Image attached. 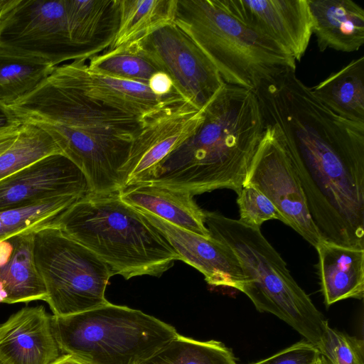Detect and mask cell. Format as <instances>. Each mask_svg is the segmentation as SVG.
Masks as SVG:
<instances>
[{"label": "cell", "mask_w": 364, "mask_h": 364, "mask_svg": "<svg viewBox=\"0 0 364 364\" xmlns=\"http://www.w3.org/2000/svg\"><path fill=\"white\" fill-rule=\"evenodd\" d=\"M279 139L321 238L364 249V123L311 105L286 119Z\"/></svg>", "instance_id": "obj_1"}, {"label": "cell", "mask_w": 364, "mask_h": 364, "mask_svg": "<svg viewBox=\"0 0 364 364\" xmlns=\"http://www.w3.org/2000/svg\"><path fill=\"white\" fill-rule=\"evenodd\" d=\"M71 41L80 60L109 48L119 22V0H65Z\"/></svg>", "instance_id": "obj_18"}, {"label": "cell", "mask_w": 364, "mask_h": 364, "mask_svg": "<svg viewBox=\"0 0 364 364\" xmlns=\"http://www.w3.org/2000/svg\"><path fill=\"white\" fill-rule=\"evenodd\" d=\"M136 43L170 77L175 91L198 109L204 108L225 83L208 56L174 22Z\"/></svg>", "instance_id": "obj_10"}, {"label": "cell", "mask_w": 364, "mask_h": 364, "mask_svg": "<svg viewBox=\"0 0 364 364\" xmlns=\"http://www.w3.org/2000/svg\"><path fill=\"white\" fill-rule=\"evenodd\" d=\"M66 235L96 254L112 275L159 277L181 257L165 235L119 192L89 193L56 220Z\"/></svg>", "instance_id": "obj_4"}, {"label": "cell", "mask_w": 364, "mask_h": 364, "mask_svg": "<svg viewBox=\"0 0 364 364\" xmlns=\"http://www.w3.org/2000/svg\"><path fill=\"white\" fill-rule=\"evenodd\" d=\"M318 353L317 348L303 339L269 358L250 364H314Z\"/></svg>", "instance_id": "obj_32"}, {"label": "cell", "mask_w": 364, "mask_h": 364, "mask_svg": "<svg viewBox=\"0 0 364 364\" xmlns=\"http://www.w3.org/2000/svg\"><path fill=\"white\" fill-rule=\"evenodd\" d=\"M318 48L351 53L364 43V10L352 0H308Z\"/></svg>", "instance_id": "obj_19"}, {"label": "cell", "mask_w": 364, "mask_h": 364, "mask_svg": "<svg viewBox=\"0 0 364 364\" xmlns=\"http://www.w3.org/2000/svg\"><path fill=\"white\" fill-rule=\"evenodd\" d=\"M51 364H84L69 355L63 354Z\"/></svg>", "instance_id": "obj_37"}, {"label": "cell", "mask_w": 364, "mask_h": 364, "mask_svg": "<svg viewBox=\"0 0 364 364\" xmlns=\"http://www.w3.org/2000/svg\"><path fill=\"white\" fill-rule=\"evenodd\" d=\"M321 291L326 306L364 296V249L321 240L316 247Z\"/></svg>", "instance_id": "obj_20"}, {"label": "cell", "mask_w": 364, "mask_h": 364, "mask_svg": "<svg viewBox=\"0 0 364 364\" xmlns=\"http://www.w3.org/2000/svg\"><path fill=\"white\" fill-rule=\"evenodd\" d=\"M78 68L84 85L93 96L144 119L167 105L183 100L176 91L166 96H158L147 85L93 73L83 60H78Z\"/></svg>", "instance_id": "obj_21"}, {"label": "cell", "mask_w": 364, "mask_h": 364, "mask_svg": "<svg viewBox=\"0 0 364 364\" xmlns=\"http://www.w3.org/2000/svg\"><path fill=\"white\" fill-rule=\"evenodd\" d=\"M311 93L346 119L364 122V57L354 59L318 85Z\"/></svg>", "instance_id": "obj_23"}, {"label": "cell", "mask_w": 364, "mask_h": 364, "mask_svg": "<svg viewBox=\"0 0 364 364\" xmlns=\"http://www.w3.org/2000/svg\"><path fill=\"white\" fill-rule=\"evenodd\" d=\"M139 364H237L220 341H200L178 334Z\"/></svg>", "instance_id": "obj_26"}, {"label": "cell", "mask_w": 364, "mask_h": 364, "mask_svg": "<svg viewBox=\"0 0 364 364\" xmlns=\"http://www.w3.org/2000/svg\"><path fill=\"white\" fill-rule=\"evenodd\" d=\"M204 213L210 236L228 245L240 262L247 277L241 291L258 311L274 314L318 348L328 321L292 277L260 228L246 226L219 213Z\"/></svg>", "instance_id": "obj_5"}, {"label": "cell", "mask_w": 364, "mask_h": 364, "mask_svg": "<svg viewBox=\"0 0 364 364\" xmlns=\"http://www.w3.org/2000/svg\"><path fill=\"white\" fill-rule=\"evenodd\" d=\"M120 198L136 210L151 213L187 231L210 237L201 209L189 192L151 182L119 191Z\"/></svg>", "instance_id": "obj_17"}, {"label": "cell", "mask_w": 364, "mask_h": 364, "mask_svg": "<svg viewBox=\"0 0 364 364\" xmlns=\"http://www.w3.org/2000/svg\"><path fill=\"white\" fill-rule=\"evenodd\" d=\"M173 22L217 68L225 83L256 91L295 59L270 38L228 12L220 0H176Z\"/></svg>", "instance_id": "obj_6"}, {"label": "cell", "mask_w": 364, "mask_h": 364, "mask_svg": "<svg viewBox=\"0 0 364 364\" xmlns=\"http://www.w3.org/2000/svg\"><path fill=\"white\" fill-rule=\"evenodd\" d=\"M87 68L93 73L145 85L159 71L136 42L95 55L90 58Z\"/></svg>", "instance_id": "obj_27"}, {"label": "cell", "mask_w": 364, "mask_h": 364, "mask_svg": "<svg viewBox=\"0 0 364 364\" xmlns=\"http://www.w3.org/2000/svg\"><path fill=\"white\" fill-rule=\"evenodd\" d=\"M232 15L300 61L313 34L308 0H220Z\"/></svg>", "instance_id": "obj_14"}, {"label": "cell", "mask_w": 364, "mask_h": 364, "mask_svg": "<svg viewBox=\"0 0 364 364\" xmlns=\"http://www.w3.org/2000/svg\"><path fill=\"white\" fill-rule=\"evenodd\" d=\"M0 364H9L0 357Z\"/></svg>", "instance_id": "obj_39"}, {"label": "cell", "mask_w": 364, "mask_h": 364, "mask_svg": "<svg viewBox=\"0 0 364 364\" xmlns=\"http://www.w3.org/2000/svg\"><path fill=\"white\" fill-rule=\"evenodd\" d=\"M264 132L255 91L225 83L205 106L196 132L167 156L145 182L193 196L222 188L238 194Z\"/></svg>", "instance_id": "obj_3"}, {"label": "cell", "mask_w": 364, "mask_h": 364, "mask_svg": "<svg viewBox=\"0 0 364 364\" xmlns=\"http://www.w3.org/2000/svg\"><path fill=\"white\" fill-rule=\"evenodd\" d=\"M9 108L21 123L47 131L96 194L120 191L121 169L148 119L93 96L80 77L77 60L55 66L36 89Z\"/></svg>", "instance_id": "obj_2"}, {"label": "cell", "mask_w": 364, "mask_h": 364, "mask_svg": "<svg viewBox=\"0 0 364 364\" xmlns=\"http://www.w3.org/2000/svg\"><path fill=\"white\" fill-rule=\"evenodd\" d=\"M33 254L54 316H65L102 306L109 301L105 290L113 276L93 252L56 225L33 233Z\"/></svg>", "instance_id": "obj_8"}, {"label": "cell", "mask_w": 364, "mask_h": 364, "mask_svg": "<svg viewBox=\"0 0 364 364\" xmlns=\"http://www.w3.org/2000/svg\"><path fill=\"white\" fill-rule=\"evenodd\" d=\"M56 153L63 154L47 131L36 124L23 122L14 142L0 155V180Z\"/></svg>", "instance_id": "obj_28"}, {"label": "cell", "mask_w": 364, "mask_h": 364, "mask_svg": "<svg viewBox=\"0 0 364 364\" xmlns=\"http://www.w3.org/2000/svg\"><path fill=\"white\" fill-rule=\"evenodd\" d=\"M33 232L16 235L9 260L0 267V303L46 301L47 291L37 269L33 254Z\"/></svg>", "instance_id": "obj_22"}, {"label": "cell", "mask_w": 364, "mask_h": 364, "mask_svg": "<svg viewBox=\"0 0 364 364\" xmlns=\"http://www.w3.org/2000/svg\"><path fill=\"white\" fill-rule=\"evenodd\" d=\"M21 124L0 130V155L14 142L18 136Z\"/></svg>", "instance_id": "obj_34"}, {"label": "cell", "mask_w": 364, "mask_h": 364, "mask_svg": "<svg viewBox=\"0 0 364 364\" xmlns=\"http://www.w3.org/2000/svg\"><path fill=\"white\" fill-rule=\"evenodd\" d=\"M205 108L182 100L149 117L133 140L121 169V190L148 180L159 164L196 132Z\"/></svg>", "instance_id": "obj_12"}, {"label": "cell", "mask_w": 364, "mask_h": 364, "mask_svg": "<svg viewBox=\"0 0 364 364\" xmlns=\"http://www.w3.org/2000/svg\"><path fill=\"white\" fill-rule=\"evenodd\" d=\"M20 124L21 122L10 109L0 103V130Z\"/></svg>", "instance_id": "obj_35"}, {"label": "cell", "mask_w": 364, "mask_h": 364, "mask_svg": "<svg viewBox=\"0 0 364 364\" xmlns=\"http://www.w3.org/2000/svg\"><path fill=\"white\" fill-rule=\"evenodd\" d=\"M0 50L55 67L80 60L70 37L65 0H13L0 17Z\"/></svg>", "instance_id": "obj_9"}, {"label": "cell", "mask_w": 364, "mask_h": 364, "mask_svg": "<svg viewBox=\"0 0 364 364\" xmlns=\"http://www.w3.org/2000/svg\"><path fill=\"white\" fill-rule=\"evenodd\" d=\"M147 85L151 91L158 96H166L175 91L170 77L161 71L154 73L149 79Z\"/></svg>", "instance_id": "obj_33"}, {"label": "cell", "mask_w": 364, "mask_h": 364, "mask_svg": "<svg viewBox=\"0 0 364 364\" xmlns=\"http://www.w3.org/2000/svg\"><path fill=\"white\" fill-rule=\"evenodd\" d=\"M13 252V245L9 240H0V267L9 260Z\"/></svg>", "instance_id": "obj_36"}, {"label": "cell", "mask_w": 364, "mask_h": 364, "mask_svg": "<svg viewBox=\"0 0 364 364\" xmlns=\"http://www.w3.org/2000/svg\"><path fill=\"white\" fill-rule=\"evenodd\" d=\"M90 193L83 172L62 153L45 156L0 180V212Z\"/></svg>", "instance_id": "obj_13"}, {"label": "cell", "mask_w": 364, "mask_h": 364, "mask_svg": "<svg viewBox=\"0 0 364 364\" xmlns=\"http://www.w3.org/2000/svg\"><path fill=\"white\" fill-rule=\"evenodd\" d=\"M176 0H119V22L108 49L137 42L173 22Z\"/></svg>", "instance_id": "obj_24"}, {"label": "cell", "mask_w": 364, "mask_h": 364, "mask_svg": "<svg viewBox=\"0 0 364 364\" xmlns=\"http://www.w3.org/2000/svg\"><path fill=\"white\" fill-rule=\"evenodd\" d=\"M60 353L43 306L24 307L0 324V357L9 364H51Z\"/></svg>", "instance_id": "obj_16"}, {"label": "cell", "mask_w": 364, "mask_h": 364, "mask_svg": "<svg viewBox=\"0 0 364 364\" xmlns=\"http://www.w3.org/2000/svg\"><path fill=\"white\" fill-rule=\"evenodd\" d=\"M238 220L243 225L260 228L267 220L283 222L282 216L271 200L255 186L245 184L237 194Z\"/></svg>", "instance_id": "obj_31"}, {"label": "cell", "mask_w": 364, "mask_h": 364, "mask_svg": "<svg viewBox=\"0 0 364 364\" xmlns=\"http://www.w3.org/2000/svg\"><path fill=\"white\" fill-rule=\"evenodd\" d=\"M318 350L328 364H364L363 340L332 328L328 324Z\"/></svg>", "instance_id": "obj_30"}, {"label": "cell", "mask_w": 364, "mask_h": 364, "mask_svg": "<svg viewBox=\"0 0 364 364\" xmlns=\"http://www.w3.org/2000/svg\"><path fill=\"white\" fill-rule=\"evenodd\" d=\"M55 66L0 50V103L9 107L36 89Z\"/></svg>", "instance_id": "obj_25"}, {"label": "cell", "mask_w": 364, "mask_h": 364, "mask_svg": "<svg viewBox=\"0 0 364 364\" xmlns=\"http://www.w3.org/2000/svg\"><path fill=\"white\" fill-rule=\"evenodd\" d=\"M59 348L84 364H139L174 338V327L109 302L77 314L52 316Z\"/></svg>", "instance_id": "obj_7"}, {"label": "cell", "mask_w": 364, "mask_h": 364, "mask_svg": "<svg viewBox=\"0 0 364 364\" xmlns=\"http://www.w3.org/2000/svg\"><path fill=\"white\" fill-rule=\"evenodd\" d=\"M139 211L163 232L181 260L200 272L208 284L241 291L247 277L237 255L228 245L212 237H205L183 230L151 213Z\"/></svg>", "instance_id": "obj_15"}, {"label": "cell", "mask_w": 364, "mask_h": 364, "mask_svg": "<svg viewBox=\"0 0 364 364\" xmlns=\"http://www.w3.org/2000/svg\"><path fill=\"white\" fill-rule=\"evenodd\" d=\"M245 184L255 186L274 205L283 223L315 248L323 240L307 208L290 159L273 127L264 132Z\"/></svg>", "instance_id": "obj_11"}, {"label": "cell", "mask_w": 364, "mask_h": 364, "mask_svg": "<svg viewBox=\"0 0 364 364\" xmlns=\"http://www.w3.org/2000/svg\"><path fill=\"white\" fill-rule=\"evenodd\" d=\"M63 210V201L55 198L20 209L1 211L0 240L50 226Z\"/></svg>", "instance_id": "obj_29"}, {"label": "cell", "mask_w": 364, "mask_h": 364, "mask_svg": "<svg viewBox=\"0 0 364 364\" xmlns=\"http://www.w3.org/2000/svg\"><path fill=\"white\" fill-rule=\"evenodd\" d=\"M314 364H328L325 357L319 352L317 355Z\"/></svg>", "instance_id": "obj_38"}]
</instances>
